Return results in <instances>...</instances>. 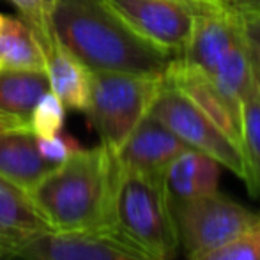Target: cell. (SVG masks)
Here are the masks:
<instances>
[{
	"label": "cell",
	"mask_w": 260,
	"mask_h": 260,
	"mask_svg": "<svg viewBox=\"0 0 260 260\" xmlns=\"http://www.w3.org/2000/svg\"><path fill=\"white\" fill-rule=\"evenodd\" d=\"M52 23L60 45L89 71L165 78L177 58L135 32L108 0H57Z\"/></svg>",
	"instance_id": "obj_1"
},
{
	"label": "cell",
	"mask_w": 260,
	"mask_h": 260,
	"mask_svg": "<svg viewBox=\"0 0 260 260\" xmlns=\"http://www.w3.org/2000/svg\"><path fill=\"white\" fill-rule=\"evenodd\" d=\"M21 127H28V124L20 117L11 115V113H6L0 110V133L9 129H21Z\"/></svg>",
	"instance_id": "obj_24"
},
{
	"label": "cell",
	"mask_w": 260,
	"mask_h": 260,
	"mask_svg": "<svg viewBox=\"0 0 260 260\" xmlns=\"http://www.w3.org/2000/svg\"><path fill=\"white\" fill-rule=\"evenodd\" d=\"M151 260H174L179 237L163 179H152L115 161L112 193L101 230Z\"/></svg>",
	"instance_id": "obj_3"
},
{
	"label": "cell",
	"mask_w": 260,
	"mask_h": 260,
	"mask_svg": "<svg viewBox=\"0 0 260 260\" xmlns=\"http://www.w3.org/2000/svg\"><path fill=\"white\" fill-rule=\"evenodd\" d=\"M243 36L241 13L223 0H197L189 43L179 58L211 78L223 55Z\"/></svg>",
	"instance_id": "obj_8"
},
{
	"label": "cell",
	"mask_w": 260,
	"mask_h": 260,
	"mask_svg": "<svg viewBox=\"0 0 260 260\" xmlns=\"http://www.w3.org/2000/svg\"><path fill=\"white\" fill-rule=\"evenodd\" d=\"M225 4H229L230 7H234L239 13H246V11H260V0H223Z\"/></svg>",
	"instance_id": "obj_25"
},
{
	"label": "cell",
	"mask_w": 260,
	"mask_h": 260,
	"mask_svg": "<svg viewBox=\"0 0 260 260\" xmlns=\"http://www.w3.org/2000/svg\"><path fill=\"white\" fill-rule=\"evenodd\" d=\"M43 55H45V66L53 96L60 101L66 110L85 112L89 103L90 71L80 64L60 45V41L45 50Z\"/></svg>",
	"instance_id": "obj_15"
},
{
	"label": "cell",
	"mask_w": 260,
	"mask_h": 260,
	"mask_svg": "<svg viewBox=\"0 0 260 260\" xmlns=\"http://www.w3.org/2000/svg\"><path fill=\"white\" fill-rule=\"evenodd\" d=\"M241 152L246 165V186L260 199V83L255 71L241 106Z\"/></svg>",
	"instance_id": "obj_19"
},
{
	"label": "cell",
	"mask_w": 260,
	"mask_h": 260,
	"mask_svg": "<svg viewBox=\"0 0 260 260\" xmlns=\"http://www.w3.org/2000/svg\"><path fill=\"white\" fill-rule=\"evenodd\" d=\"M165 78L115 71H90L85 113L105 145L115 154L149 113Z\"/></svg>",
	"instance_id": "obj_4"
},
{
	"label": "cell",
	"mask_w": 260,
	"mask_h": 260,
	"mask_svg": "<svg viewBox=\"0 0 260 260\" xmlns=\"http://www.w3.org/2000/svg\"><path fill=\"white\" fill-rule=\"evenodd\" d=\"M251 78H253V66H251L250 52H248L244 32L236 43L229 48V52L223 55L216 68L211 80L225 101L229 103L234 115L241 120V106L243 100L250 89Z\"/></svg>",
	"instance_id": "obj_17"
},
{
	"label": "cell",
	"mask_w": 260,
	"mask_h": 260,
	"mask_svg": "<svg viewBox=\"0 0 260 260\" xmlns=\"http://www.w3.org/2000/svg\"><path fill=\"white\" fill-rule=\"evenodd\" d=\"M186 149L189 147L184 142L147 113L113 157L120 167L152 179H163L168 165Z\"/></svg>",
	"instance_id": "obj_10"
},
{
	"label": "cell",
	"mask_w": 260,
	"mask_h": 260,
	"mask_svg": "<svg viewBox=\"0 0 260 260\" xmlns=\"http://www.w3.org/2000/svg\"><path fill=\"white\" fill-rule=\"evenodd\" d=\"M0 68H2V64H0Z\"/></svg>",
	"instance_id": "obj_26"
},
{
	"label": "cell",
	"mask_w": 260,
	"mask_h": 260,
	"mask_svg": "<svg viewBox=\"0 0 260 260\" xmlns=\"http://www.w3.org/2000/svg\"><path fill=\"white\" fill-rule=\"evenodd\" d=\"M170 207L179 248L188 258L216 250L236 239L260 216V212L248 211L218 189L202 197L170 204Z\"/></svg>",
	"instance_id": "obj_5"
},
{
	"label": "cell",
	"mask_w": 260,
	"mask_h": 260,
	"mask_svg": "<svg viewBox=\"0 0 260 260\" xmlns=\"http://www.w3.org/2000/svg\"><path fill=\"white\" fill-rule=\"evenodd\" d=\"M13 260H151L103 232H46L27 241Z\"/></svg>",
	"instance_id": "obj_9"
},
{
	"label": "cell",
	"mask_w": 260,
	"mask_h": 260,
	"mask_svg": "<svg viewBox=\"0 0 260 260\" xmlns=\"http://www.w3.org/2000/svg\"><path fill=\"white\" fill-rule=\"evenodd\" d=\"M149 115L168 127L189 149L214 157L221 167L246 182V165L239 145L165 80Z\"/></svg>",
	"instance_id": "obj_6"
},
{
	"label": "cell",
	"mask_w": 260,
	"mask_h": 260,
	"mask_svg": "<svg viewBox=\"0 0 260 260\" xmlns=\"http://www.w3.org/2000/svg\"><path fill=\"white\" fill-rule=\"evenodd\" d=\"M113 174L115 157L105 145L78 147L27 193L53 232H101Z\"/></svg>",
	"instance_id": "obj_2"
},
{
	"label": "cell",
	"mask_w": 260,
	"mask_h": 260,
	"mask_svg": "<svg viewBox=\"0 0 260 260\" xmlns=\"http://www.w3.org/2000/svg\"><path fill=\"white\" fill-rule=\"evenodd\" d=\"M219 172L221 165L214 157L195 149L182 151L163 174V186L168 202H182L216 191Z\"/></svg>",
	"instance_id": "obj_14"
},
{
	"label": "cell",
	"mask_w": 260,
	"mask_h": 260,
	"mask_svg": "<svg viewBox=\"0 0 260 260\" xmlns=\"http://www.w3.org/2000/svg\"><path fill=\"white\" fill-rule=\"evenodd\" d=\"M52 92L46 69L0 68V110L28 124L34 110Z\"/></svg>",
	"instance_id": "obj_16"
},
{
	"label": "cell",
	"mask_w": 260,
	"mask_h": 260,
	"mask_svg": "<svg viewBox=\"0 0 260 260\" xmlns=\"http://www.w3.org/2000/svg\"><path fill=\"white\" fill-rule=\"evenodd\" d=\"M188 260H260V216L236 239L216 250L189 257Z\"/></svg>",
	"instance_id": "obj_21"
},
{
	"label": "cell",
	"mask_w": 260,
	"mask_h": 260,
	"mask_svg": "<svg viewBox=\"0 0 260 260\" xmlns=\"http://www.w3.org/2000/svg\"><path fill=\"white\" fill-rule=\"evenodd\" d=\"M46 230L28 193L0 177V258L13 260L18 248Z\"/></svg>",
	"instance_id": "obj_13"
},
{
	"label": "cell",
	"mask_w": 260,
	"mask_h": 260,
	"mask_svg": "<svg viewBox=\"0 0 260 260\" xmlns=\"http://www.w3.org/2000/svg\"><path fill=\"white\" fill-rule=\"evenodd\" d=\"M0 64L11 69H46L34 32L21 18L0 13Z\"/></svg>",
	"instance_id": "obj_18"
},
{
	"label": "cell",
	"mask_w": 260,
	"mask_h": 260,
	"mask_svg": "<svg viewBox=\"0 0 260 260\" xmlns=\"http://www.w3.org/2000/svg\"><path fill=\"white\" fill-rule=\"evenodd\" d=\"M64 110L66 108L62 106L60 101L50 92L38 105V108L34 110L30 120H28V127L38 137L43 138L57 137V135H60L62 124H64Z\"/></svg>",
	"instance_id": "obj_22"
},
{
	"label": "cell",
	"mask_w": 260,
	"mask_h": 260,
	"mask_svg": "<svg viewBox=\"0 0 260 260\" xmlns=\"http://www.w3.org/2000/svg\"><path fill=\"white\" fill-rule=\"evenodd\" d=\"M165 82L191 101L200 112L206 113L226 137L241 147V120L234 115L225 98L206 73L177 57L168 69Z\"/></svg>",
	"instance_id": "obj_11"
},
{
	"label": "cell",
	"mask_w": 260,
	"mask_h": 260,
	"mask_svg": "<svg viewBox=\"0 0 260 260\" xmlns=\"http://www.w3.org/2000/svg\"><path fill=\"white\" fill-rule=\"evenodd\" d=\"M55 167L43 154L41 140L30 129H9L0 133V177L14 186L32 189Z\"/></svg>",
	"instance_id": "obj_12"
},
{
	"label": "cell",
	"mask_w": 260,
	"mask_h": 260,
	"mask_svg": "<svg viewBox=\"0 0 260 260\" xmlns=\"http://www.w3.org/2000/svg\"><path fill=\"white\" fill-rule=\"evenodd\" d=\"M0 260H2V258H0Z\"/></svg>",
	"instance_id": "obj_27"
},
{
	"label": "cell",
	"mask_w": 260,
	"mask_h": 260,
	"mask_svg": "<svg viewBox=\"0 0 260 260\" xmlns=\"http://www.w3.org/2000/svg\"><path fill=\"white\" fill-rule=\"evenodd\" d=\"M135 32L181 57L189 43L197 0H108Z\"/></svg>",
	"instance_id": "obj_7"
},
{
	"label": "cell",
	"mask_w": 260,
	"mask_h": 260,
	"mask_svg": "<svg viewBox=\"0 0 260 260\" xmlns=\"http://www.w3.org/2000/svg\"><path fill=\"white\" fill-rule=\"evenodd\" d=\"M243 18V32L250 52L251 66L260 83V11H246L241 13Z\"/></svg>",
	"instance_id": "obj_23"
},
{
	"label": "cell",
	"mask_w": 260,
	"mask_h": 260,
	"mask_svg": "<svg viewBox=\"0 0 260 260\" xmlns=\"http://www.w3.org/2000/svg\"><path fill=\"white\" fill-rule=\"evenodd\" d=\"M11 2L20 11L21 20L34 32L36 39L41 46V52L48 50L58 41L52 23L57 0H11Z\"/></svg>",
	"instance_id": "obj_20"
}]
</instances>
